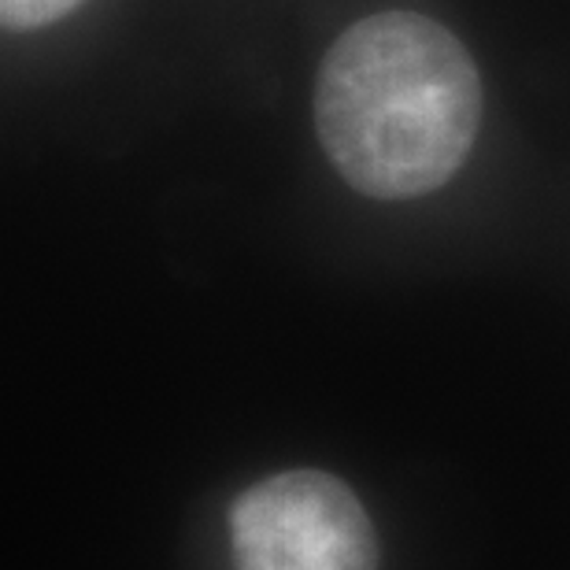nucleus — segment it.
<instances>
[{"label": "nucleus", "mask_w": 570, "mask_h": 570, "mask_svg": "<svg viewBox=\"0 0 570 570\" xmlns=\"http://www.w3.org/2000/svg\"><path fill=\"white\" fill-rule=\"evenodd\" d=\"M482 127V78L452 30L419 11H379L330 45L315 130L363 197L412 200L466 164Z\"/></svg>", "instance_id": "nucleus-1"}, {"label": "nucleus", "mask_w": 570, "mask_h": 570, "mask_svg": "<svg viewBox=\"0 0 570 570\" xmlns=\"http://www.w3.org/2000/svg\"><path fill=\"white\" fill-rule=\"evenodd\" d=\"M82 0H0V19H4L8 30H33L63 19Z\"/></svg>", "instance_id": "nucleus-3"}, {"label": "nucleus", "mask_w": 570, "mask_h": 570, "mask_svg": "<svg viewBox=\"0 0 570 570\" xmlns=\"http://www.w3.org/2000/svg\"><path fill=\"white\" fill-rule=\"evenodd\" d=\"M226 522L234 570H379L367 511L326 471H285L248 485Z\"/></svg>", "instance_id": "nucleus-2"}]
</instances>
